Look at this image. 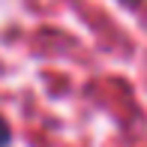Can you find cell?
<instances>
[{
    "mask_svg": "<svg viewBox=\"0 0 147 147\" xmlns=\"http://www.w3.org/2000/svg\"><path fill=\"white\" fill-rule=\"evenodd\" d=\"M9 141H12V129L3 120V114H0V147H9Z\"/></svg>",
    "mask_w": 147,
    "mask_h": 147,
    "instance_id": "1",
    "label": "cell"
},
{
    "mask_svg": "<svg viewBox=\"0 0 147 147\" xmlns=\"http://www.w3.org/2000/svg\"><path fill=\"white\" fill-rule=\"evenodd\" d=\"M120 3H138V0H120Z\"/></svg>",
    "mask_w": 147,
    "mask_h": 147,
    "instance_id": "2",
    "label": "cell"
}]
</instances>
